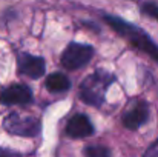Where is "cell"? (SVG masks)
Masks as SVG:
<instances>
[{
  "label": "cell",
  "instance_id": "obj_1",
  "mask_svg": "<svg viewBox=\"0 0 158 157\" xmlns=\"http://www.w3.org/2000/svg\"><path fill=\"white\" fill-rule=\"evenodd\" d=\"M105 20L112 29H115L120 36H123L134 48L146 52L158 63V46L151 40V37L143 29H140V28L134 26L132 23L124 22L118 17H112V15H105Z\"/></svg>",
  "mask_w": 158,
  "mask_h": 157
},
{
  "label": "cell",
  "instance_id": "obj_2",
  "mask_svg": "<svg viewBox=\"0 0 158 157\" xmlns=\"http://www.w3.org/2000/svg\"><path fill=\"white\" fill-rule=\"evenodd\" d=\"M114 82V76L106 71H95L86 77L80 86V97L85 103L92 106H100L105 102L106 89Z\"/></svg>",
  "mask_w": 158,
  "mask_h": 157
},
{
  "label": "cell",
  "instance_id": "obj_3",
  "mask_svg": "<svg viewBox=\"0 0 158 157\" xmlns=\"http://www.w3.org/2000/svg\"><path fill=\"white\" fill-rule=\"evenodd\" d=\"M3 128L14 136H23V137H35L40 133L42 123L35 117H23L17 112H11L3 120Z\"/></svg>",
  "mask_w": 158,
  "mask_h": 157
},
{
  "label": "cell",
  "instance_id": "obj_4",
  "mask_svg": "<svg viewBox=\"0 0 158 157\" xmlns=\"http://www.w3.org/2000/svg\"><path fill=\"white\" fill-rule=\"evenodd\" d=\"M94 55V48L85 43H69L61 54V65L66 69H78L89 63Z\"/></svg>",
  "mask_w": 158,
  "mask_h": 157
},
{
  "label": "cell",
  "instance_id": "obj_5",
  "mask_svg": "<svg viewBox=\"0 0 158 157\" xmlns=\"http://www.w3.org/2000/svg\"><path fill=\"white\" fill-rule=\"evenodd\" d=\"M32 102V91L28 85L12 83L0 91V103L3 105H28Z\"/></svg>",
  "mask_w": 158,
  "mask_h": 157
},
{
  "label": "cell",
  "instance_id": "obj_6",
  "mask_svg": "<svg viewBox=\"0 0 158 157\" xmlns=\"http://www.w3.org/2000/svg\"><path fill=\"white\" fill-rule=\"evenodd\" d=\"M46 65L42 57L31 55L28 52L19 54V71L31 79H39L45 74Z\"/></svg>",
  "mask_w": 158,
  "mask_h": 157
},
{
  "label": "cell",
  "instance_id": "obj_7",
  "mask_svg": "<svg viewBox=\"0 0 158 157\" xmlns=\"http://www.w3.org/2000/svg\"><path fill=\"white\" fill-rule=\"evenodd\" d=\"M148 117H149V106L146 102L138 100L129 111L123 114V125L127 129L134 131V129H138L141 125H144Z\"/></svg>",
  "mask_w": 158,
  "mask_h": 157
},
{
  "label": "cell",
  "instance_id": "obj_8",
  "mask_svg": "<svg viewBox=\"0 0 158 157\" xmlns=\"http://www.w3.org/2000/svg\"><path fill=\"white\" fill-rule=\"evenodd\" d=\"M66 134L74 139H83L94 134V125L85 114H75L66 125Z\"/></svg>",
  "mask_w": 158,
  "mask_h": 157
},
{
  "label": "cell",
  "instance_id": "obj_9",
  "mask_svg": "<svg viewBox=\"0 0 158 157\" xmlns=\"http://www.w3.org/2000/svg\"><path fill=\"white\" fill-rule=\"evenodd\" d=\"M46 88H48V91L55 93V94L64 93L71 88V82H69L68 76H64L61 72H54L51 76H48V79H46Z\"/></svg>",
  "mask_w": 158,
  "mask_h": 157
},
{
  "label": "cell",
  "instance_id": "obj_10",
  "mask_svg": "<svg viewBox=\"0 0 158 157\" xmlns=\"http://www.w3.org/2000/svg\"><path fill=\"white\" fill-rule=\"evenodd\" d=\"M86 157H110V151L103 145H91L85 150Z\"/></svg>",
  "mask_w": 158,
  "mask_h": 157
},
{
  "label": "cell",
  "instance_id": "obj_11",
  "mask_svg": "<svg viewBox=\"0 0 158 157\" xmlns=\"http://www.w3.org/2000/svg\"><path fill=\"white\" fill-rule=\"evenodd\" d=\"M141 9H143L144 14H148V15H151V17H154V19L158 20V6L157 5H154V3H144Z\"/></svg>",
  "mask_w": 158,
  "mask_h": 157
},
{
  "label": "cell",
  "instance_id": "obj_12",
  "mask_svg": "<svg viewBox=\"0 0 158 157\" xmlns=\"http://www.w3.org/2000/svg\"><path fill=\"white\" fill-rule=\"evenodd\" d=\"M143 157H158V139L146 150V153H144Z\"/></svg>",
  "mask_w": 158,
  "mask_h": 157
},
{
  "label": "cell",
  "instance_id": "obj_13",
  "mask_svg": "<svg viewBox=\"0 0 158 157\" xmlns=\"http://www.w3.org/2000/svg\"><path fill=\"white\" fill-rule=\"evenodd\" d=\"M0 157H22V156H20L19 153L9 150V148H3V146H0Z\"/></svg>",
  "mask_w": 158,
  "mask_h": 157
}]
</instances>
